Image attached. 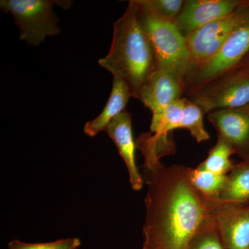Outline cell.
I'll return each instance as SVG.
<instances>
[{
  "mask_svg": "<svg viewBox=\"0 0 249 249\" xmlns=\"http://www.w3.org/2000/svg\"><path fill=\"white\" fill-rule=\"evenodd\" d=\"M183 93L184 89L176 78L157 68L141 89L139 99L155 114L181 98Z\"/></svg>",
  "mask_w": 249,
  "mask_h": 249,
  "instance_id": "obj_12",
  "label": "cell"
},
{
  "mask_svg": "<svg viewBox=\"0 0 249 249\" xmlns=\"http://www.w3.org/2000/svg\"><path fill=\"white\" fill-rule=\"evenodd\" d=\"M144 159L148 190L143 249H187L212 216V200L192 184L187 167H166L157 159Z\"/></svg>",
  "mask_w": 249,
  "mask_h": 249,
  "instance_id": "obj_1",
  "label": "cell"
},
{
  "mask_svg": "<svg viewBox=\"0 0 249 249\" xmlns=\"http://www.w3.org/2000/svg\"><path fill=\"white\" fill-rule=\"evenodd\" d=\"M98 63L124 80L133 98L157 70L153 47L139 21L137 5L129 1L125 12L114 23V34L107 55Z\"/></svg>",
  "mask_w": 249,
  "mask_h": 249,
  "instance_id": "obj_2",
  "label": "cell"
},
{
  "mask_svg": "<svg viewBox=\"0 0 249 249\" xmlns=\"http://www.w3.org/2000/svg\"><path fill=\"white\" fill-rule=\"evenodd\" d=\"M249 60V20L237 28L217 53L190 72L185 92L188 94L219 76L243 66Z\"/></svg>",
  "mask_w": 249,
  "mask_h": 249,
  "instance_id": "obj_5",
  "label": "cell"
},
{
  "mask_svg": "<svg viewBox=\"0 0 249 249\" xmlns=\"http://www.w3.org/2000/svg\"><path fill=\"white\" fill-rule=\"evenodd\" d=\"M215 201L227 204H249V160L234 165Z\"/></svg>",
  "mask_w": 249,
  "mask_h": 249,
  "instance_id": "obj_14",
  "label": "cell"
},
{
  "mask_svg": "<svg viewBox=\"0 0 249 249\" xmlns=\"http://www.w3.org/2000/svg\"><path fill=\"white\" fill-rule=\"evenodd\" d=\"M248 20L249 0H244L230 14L206 24L186 37L191 57L188 73L213 57L232 33Z\"/></svg>",
  "mask_w": 249,
  "mask_h": 249,
  "instance_id": "obj_7",
  "label": "cell"
},
{
  "mask_svg": "<svg viewBox=\"0 0 249 249\" xmlns=\"http://www.w3.org/2000/svg\"><path fill=\"white\" fill-rule=\"evenodd\" d=\"M133 97L128 85L124 80L114 76L112 89L107 104L99 116L85 124L84 132L89 137H95L102 131H106L111 121L124 112L129 98Z\"/></svg>",
  "mask_w": 249,
  "mask_h": 249,
  "instance_id": "obj_13",
  "label": "cell"
},
{
  "mask_svg": "<svg viewBox=\"0 0 249 249\" xmlns=\"http://www.w3.org/2000/svg\"><path fill=\"white\" fill-rule=\"evenodd\" d=\"M192 184L207 199L215 200L227 182V175H219L207 170L188 168Z\"/></svg>",
  "mask_w": 249,
  "mask_h": 249,
  "instance_id": "obj_17",
  "label": "cell"
},
{
  "mask_svg": "<svg viewBox=\"0 0 249 249\" xmlns=\"http://www.w3.org/2000/svg\"><path fill=\"white\" fill-rule=\"evenodd\" d=\"M81 245L78 238H67L45 243H26L14 240L9 243V249H77Z\"/></svg>",
  "mask_w": 249,
  "mask_h": 249,
  "instance_id": "obj_21",
  "label": "cell"
},
{
  "mask_svg": "<svg viewBox=\"0 0 249 249\" xmlns=\"http://www.w3.org/2000/svg\"><path fill=\"white\" fill-rule=\"evenodd\" d=\"M137 7L139 21L153 47L157 68L168 72L176 78L185 92L191 65L186 37L174 22L157 17L139 9L137 6Z\"/></svg>",
  "mask_w": 249,
  "mask_h": 249,
  "instance_id": "obj_3",
  "label": "cell"
},
{
  "mask_svg": "<svg viewBox=\"0 0 249 249\" xmlns=\"http://www.w3.org/2000/svg\"><path fill=\"white\" fill-rule=\"evenodd\" d=\"M184 106L185 98H178L161 112L152 114L150 130L155 138L170 140V132L179 129Z\"/></svg>",
  "mask_w": 249,
  "mask_h": 249,
  "instance_id": "obj_15",
  "label": "cell"
},
{
  "mask_svg": "<svg viewBox=\"0 0 249 249\" xmlns=\"http://www.w3.org/2000/svg\"><path fill=\"white\" fill-rule=\"evenodd\" d=\"M188 95L205 114L216 109L247 106L249 104V67L243 65L225 73Z\"/></svg>",
  "mask_w": 249,
  "mask_h": 249,
  "instance_id": "obj_6",
  "label": "cell"
},
{
  "mask_svg": "<svg viewBox=\"0 0 249 249\" xmlns=\"http://www.w3.org/2000/svg\"><path fill=\"white\" fill-rule=\"evenodd\" d=\"M245 65H247V66L249 67V60H248V61L246 62V64Z\"/></svg>",
  "mask_w": 249,
  "mask_h": 249,
  "instance_id": "obj_22",
  "label": "cell"
},
{
  "mask_svg": "<svg viewBox=\"0 0 249 249\" xmlns=\"http://www.w3.org/2000/svg\"><path fill=\"white\" fill-rule=\"evenodd\" d=\"M208 119L244 161L249 160V104L243 107L216 109Z\"/></svg>",
  "mask_w": 249,
  "mask_h": 249,
  "instance_id": "obj_9",
  "label": "cell"
},
{
  "mask_svg": "<svg viewBox=\"0 0 249 249\" xmlns=\"http://www.w3.org/2000/svg\"><path fill=\"white\" fill-rule=\"evenodd\" d=\"M244 0H187L174 24L185 37L206 24L230 14Z\"/></svg>",
  "mask_w": 249,
  "mask_h": 249,
  "instance_id": "obj_10",
  "label": "cell"
},
{
  "mask_svg": "<svg viewBox=\"0 0 249 249\" xmlns=\"http://www.w3.org/2000/svg\"><path fill=\"white\" fill-rule=\"evenodd\" d=\"M212 204L214 225L224 249H249V204H227L215 200Z\"/></svg>",
  "mask_w": 249,
  "mask_h": 249,
  "instance_id": "obj_8",
  "label": "cell"
},
{
  "mask_svg": "<svg viewBox=\"0 0 249 249\" xmlns=\"http://www.w3.org/2000/svg\"><path fill=\"white\" fill-rule=\"evenodd\" d=\"M187 249H225L212 216L195 236Z\"/></svg>",
  "mask_w": 249,
  "mask_h": 249,
  "instance_id": "obj_20",
  "label": "cell"
},
{
  "mask_svg": "<svg viewBox=\"0 0 249 249\" xmlns=\"http://www.w3.org/2000/svg\"><path fill=\"white\" fill-rule=\"evenodd\" d=\"M202 109L190 98H185L182 120L179 128L188 129L198 142H205L210 139L209 134L204 124V114Z\"/></svg>",
  "mask_w": 249,
  "mask_h": 249,
  "instance_id": "obj_18",
  "label": "cell"
},
{
  "mask_svg": "<svg viewBox=\"0 0 249 249\" xmlns=\"http://www.w3.org/2000/svg\"><path fill=\"white\" fill-rule=\"evenodd\" d=\"M106 132L115 143L119 155L127 167L132 189L140 191L144 181L136 162L137 143L134 142L131 114L126 111L121 113L108 124Z\"/></svg>",
  "mask_w": 249,
  "mask_h": 249,
  "instance_id": "obj_11",
  "label": "cell"
},
{
  "mask_svg": "<svg viewBox=\"0 0 249 249\" xmlns=\"http://www.w3.org/2000/svg\"><path fill=\"white\" fill-rule=\"evenodd\" d=\"M139 9L170 22H175L181 12L182 0H134Z\"/></svg>",
  "mask_w": 249,
  "mask_h": 249,
  "instance_id": "obj_19",
  "label": "cell"
},
{
  "mask_svg": "<svg viewBox=\"0 0 249 249\" xmlns=\"http://www.w3.org/2000/svg\"><path fill=\"white\" fill-rule=\"evenodd\" d=\"M235 154L232 147L222 137H218L214 146L209 151L207 158L197 168L219 175H227L233 168L231 156Z\"/></svg>",
  "mask_w": 249,
  "mask_h": 249,
  "instance_id": "obj_16",
  "label": "cell"
},
{
  "mask_svg": "<svg viewBox=\"0 0 249 249\" xmlns=\"http://www.w3.org/2000/svg\"><path fill=\"white\" fill-rule=\"evenodd\" d=\"M54 4L64 9L70 7L71 1L54 0H1L0 8L14 17L19 28V40L29 45L39 46L47 37L60 34L59 19L54 13Z\"/></svg>",
  "mask_w": 249,
  "mask_h": 249,
  "instance_id": "obj_4",
  "label": "cell"
}]
</instances>
